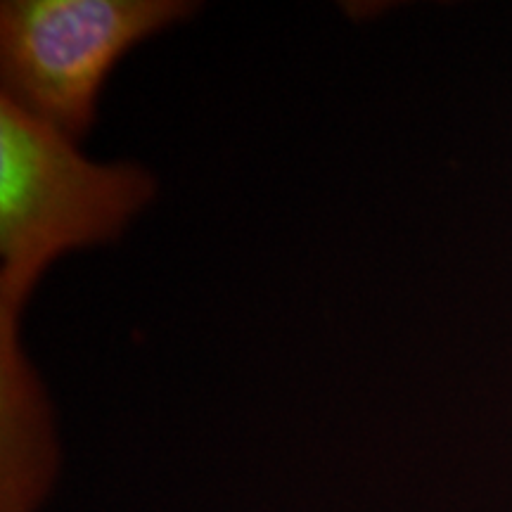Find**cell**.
Wrapping results in <instances>:
<instances>
[{"instance_id":"obj_1","label":"cell","mask_w":512,"mask_h":512,"mask_svg":"<svg viewBox=\"0 0 512 512\" xmlns=\"http://www.w3.org/2000/svg\"><path fill=\"white\" fill-rule=\"evenodd\" d=\"M155 195L140 164L91 162L0 95V316L17 320L57 256L117 240Z\"/></svg>"},{"instance_id":"obj_2","label":"cell","mask_w":512,"mask_h":512,"mask_svg":"<svg viewBox=\"0 0 512 512\" xmlns=\"http://www.w3.org/2000/svg\"><path fill=\"white\" fill-rule=\"evenodd\" d=\"M197 8L188 0H5L3 95L79 145L114 64Z\"/></svg>"},{"instance_id":"obj_3","label":"cell","mask_w":512,"mask_h":512,"mask_svg":"<svg viewBox=\"0 0 512 512\" xmlns=\"http://www.w3.org/2000/svg\"><path fill=\"white\" fill-rule=\"evenodd\" d=\"M60 470L48 396L17 339V320L0 316V512H38Z\"/></svg>"}]
</instances>
